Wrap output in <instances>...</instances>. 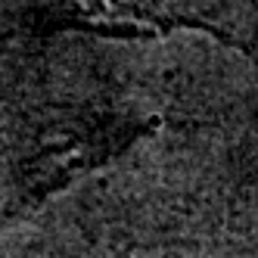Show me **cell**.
I'll list each match as a JSON object with an SVG mask.
<instances>
[{
  "label": "cell",
  "mask_w": 258,
  "mask_h": 258,
  "mask_svg": "<svg viewBox=\"0 0 258 258\" xmlns=\"http://www.w3.org/2000/svg\"><path fill=\"white\" fill-rule=\"evenodd\" d=\"M150 127L153 121L112 106L81 103L47 109L25 127V150L19 162L25 202L41 199L87 168L103 165Z\"/></svg>",
  "instance_id": "6da1fadb"
},
{
  "label": "cell",
  "mask_w": 258,
  "mask_h": 258,
  "mask_svg": "<svg viewBox=\"0 0 258 258\" xmlns=\"http://www.w3.org/2000/svg\"><path fill=\"white\" fill-rule=\"evenodd\" d=\"M28 7L34 10V19L44 31H81L100 38L146 41L190 28L246 50V44L236 34H227L224 25L177 0H31Z\"/></svg>",
  "instance_id": "7a4b0ae2"
}]
</instances>
